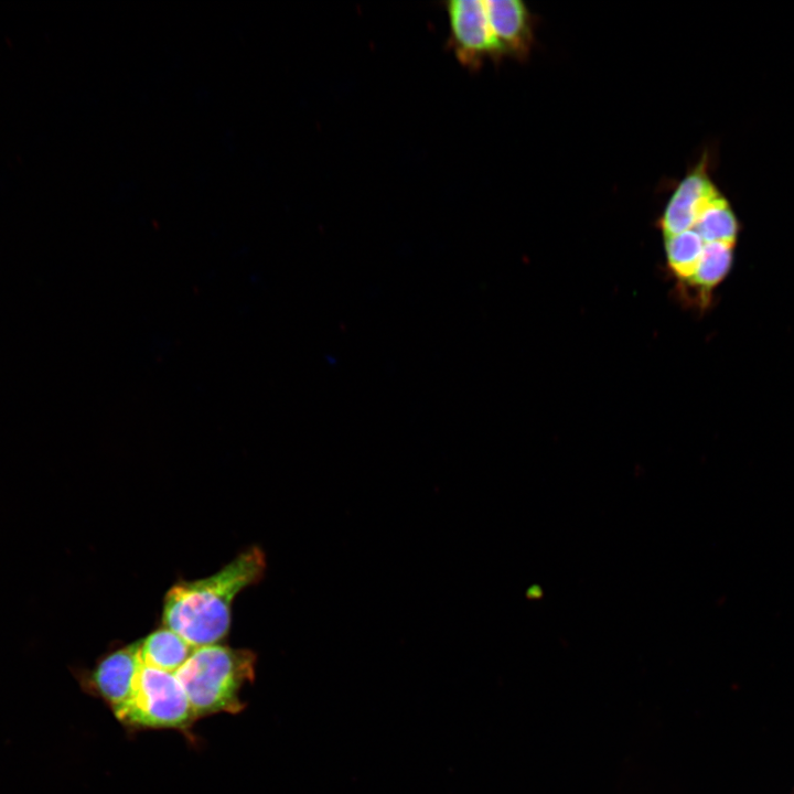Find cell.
I'll return each mask as SVG.
<instances>
[{"label":"cell","mask_w":794,"mask_h":794,"mask_svg":"<svg viewBox=\"0 0 794 794\" xmlns=\"http://www.w3.org/2000/svg\"><path fill=\"white\" fill-rule=\"evenodd\" d=\"M265 570L266 556L253 546L212 576L175 583L164 597V626L194 648L218 644L230 629L235 598L260 581Z\"/></svg>","instance_id":"1"},{"label":"cell","mask_w":794,"mask_h":794,"mask_svg":"<svg viewBox=\"0 0 794 794\" xmlns=\"http://www.w3.org/2000/svg\"><path fill=\"white\" fill-rule=\"evenodd\" d=\"M256 654L222 644L196 647L174 673L195 717L236 713L244 708L240 691L255 677Z\"/></svg>","instance_id":"2"},{"label":"cell","mask_w":794,"mask_h":794,"mask_svg":"<svg viewBox=\"0 0 794 794\" xmlns=\"http://www.w3.org/2000/svg\"><path fill=\"white\" fill-rule=\"evenodd\" d=\"M195 718L175 674L142 664L132 700L118 719L139 728L184 729Z\"/></svg>","instance_id":"3"},{"label":"cell","mask_w":794,"mask_h":794,"mask_svg":"<svg viewBox=\"0 0 794 794\" xmlns=\"http://www.w3.org/2000/svg\"><path fill=\"white\" fill-rule=\"evenodd\" d=\"M449 46L458 62L469 69L503 57L491 30L485 0H451L444 3Z\"/></svg>","instance_id":"4"},{"label":"cell","mask_w":794,"mask_h":794,"mask_svg":"<svg viewBox=\"0 0 794 794\" xmlns=\"http://www.w3.org/2000/svg\"><path fill=\"white\" fill-rule=\"evenodd\" d=\"M142 665L139 642L105 655L87 676V685L119 718L132 700Z\"/></svg>","instance_id":"5"},{"label":"cell","mask_w":794,"mask_h":794,"mask_svg":"<svg viewBox=\"0 0 794 794\" xmlns=\"http://www.w3.org/2000/svg\"><path fill=\"white\" fill-rule=\"evenodd\" d=\"M716 195V187L698 167L677 185L659 219L664 237L693 229L701 208Z\"/></svg>","instance_id":"6"},{"label":"cell","mask_w":794,"mask_h":794,"mask_svg":"<svg viewBox=\"0 0 794 794\" xmlns=\"http://www.w3.org/2000/svg\"><path fill=\"white\" fill-rule=\"evenodd\" d=\"M485 8L503 56L525 58L534 40L532 18L525 3L519 0H486Z\"/></svg>","instance_id":"7"},{"label":"cell","mask_w":794,"mask_h":794,"mask_svg":"<svg viewBox=\"0 0 794 794\" xmlns=\"http://www.w3.org/2000/svg\"><path fill=\"white\" fill-rule=\"evenodd\" d=\"M194 647L168 627H160L139 641L142 664L175 673L191 656Z\"/></svg>","instance_id":"8"},{"label":"cell","mask_w":794,"mask_h":794,"mask_svg":"<svg viewBox=\"0 0 794 794\" xmlns=\"http://www.w3.org/2000/svg\"><path fill=\"white\" fill-rule=\"evenodd\" d=\"M693 229L705 244L733 245L739 225L728 202L718 194L701 208Z\"/></svg>","instance_id":"9"},{"label":"cell","mask_w":794,"mask_h":794,"mask_svg":"<svg viewBox=\"0 0 794 794\" xmlns=\"http://www.w3.org/2000/svg\"><path fill=\"white\" fill-rule=\"evenodd\" d=\"M732 247L725 243L705 244L693 276L685 282L704 292L713 289L731 269Z\"/></svg>","instance_id":"10"},{"label":"cell","mask_w":794,"mask_h":794,"mask_svg":"<svg viewBox=\"0 0 794 794\" xmlns=\"http://www.w3.org/2000/svg\"><path fill=\"white\" fill-rule=\"evenodd\" d=\"M665 254L670 272L682 282L694 273L705 243L694 230L665 236Z\"/></svg>","instance_id":"11"}]
</instances>
